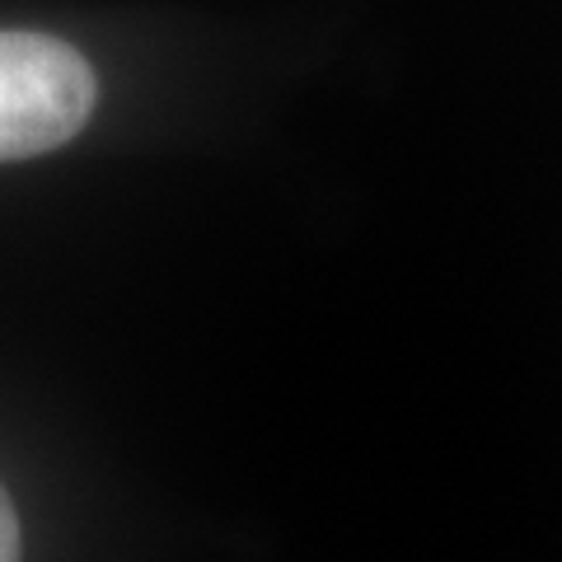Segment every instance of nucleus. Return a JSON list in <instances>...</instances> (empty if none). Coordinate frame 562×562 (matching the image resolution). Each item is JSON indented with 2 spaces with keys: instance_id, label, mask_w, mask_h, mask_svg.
Wrapping results in <instances>:
<instances>
[{
  "instance_id": "nucleus-1",
  "label": "nucleus",
  "mask_w": 562,
  "mask_h": 562,
  "mask_svg": "<svg viewBox=\"0 0 562 562\" xmlns=\"http://www.w3.org/2000/svg\"><path fill=\"white\" fill-rule=\"evenodd\" d=\"M99 103L94 66L47 33H0V165L66 146Z\"/></svg>"
},
{
  "instance_id": "nucleus-2",
  "label": "nucleus",
  "mask_w": 562,
  "mask_h": 562,
  "mask_svg": "<svg viewBox=\"0 0 562 562\" xmlns=\"http://www.w3.org/2000/svg\"><path fill=\"white\" fill-rule=\"evenodd\" d=\"M0 562H20V516L5 487H0Z\"/></svg>"
}]
</instances>
